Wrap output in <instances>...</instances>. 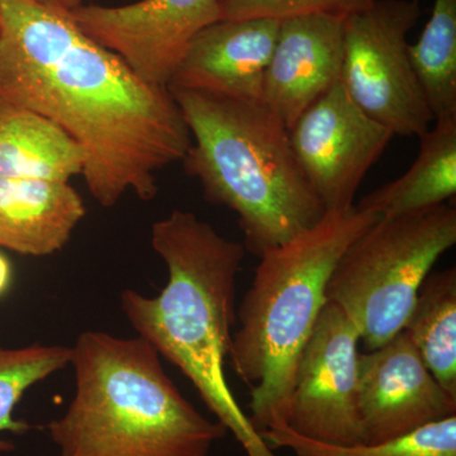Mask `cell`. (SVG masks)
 Here are the masks:
<instances>
[{
    "instance_id": "6da1fadb",
    "label": "cell",
    "mask_w": 456,
    "mask_h": 456,
    "mask_svg": "<svg viewBox=\"0 0 456 456\" xmlns=\"http://www.w3.org/2000/svg\"><path fill=\"white\" fill-rule=\"evenodd\" d=\"M0 103L46 117L80 146L102 207L158 194L156 174L184 160L191 134L167 86L147 83L69 12L0 0Z\"/></svg>"
},
{
    "instance_id": "7a4b0ae2",
    "label": "cell",
    "mask_w": 456,
    "mask_h": 456,
    "mask_svg": "<svg viewBox=\"0 0 456 456\" xmlns=\"http://www.w3.org/2000/svg\"><path fill=\"white\" fill-rule=\"evenodd\" d=\"M151 245L169 279L156 297L121 294L141 338L187 377L248 456H275L231 391L224 362L237 321L236 279L246 248L194 213L174 209L151 228Z\"/></svg>"
},
{
    "instance_id": "3957f363",
    "label": "cell",
    "mask_w": 456,
    "mask_h": 456,
    "mask_svg": "<svg viewBox=\"0 0 456 456\" xmlns=\"http://www.w3.org/2000/svg\"><path fill=\"white\" fill-rule=\"evenodd\" d=\"M169 89L191 134L184 169L208 202L236 213L246 250L260 257L325 217L288 128L263 102Z\"/></svg>"
},
{
    "instance_id": "277c9868",
    "label": "cell",
    "mask_w": 456,
    "mask_h": 456,
    "mask_svg": "<svg viewBox=\"0 0 456 456\" xmlns=\"http://www.w3.org/2000/svg\"><path fill=\"white\" fill-rule=\"evenodd\" d=\"M70 364L74 397L47 426L61 456H208L226 435L183 397L140 336L83 332Z\"/></svg>"
},
{
    "instance_id": "5b68a950",
    "label": "cell",
    "mask_w": 456,
    "mask_h": 456,
    "mask_svg": "<svg viewBox=\"0 0 456 456\" xmlns=\"http://www.w3.org/2000/svg\"><path fill=\"white\" fill-rule=\"evenodd\" d=\"M379 218L355 206L327 212L316 226L259 257L228 358L251 388L250 419L260 432L287 425L294 373L327 303L330 278L346 248Z\"/></svg>"
},
{
    "instance_id": "8992f818",
    "label": "cell",
    "mask_w": 456,
    "mask_h": 456,
    "mask_svg": "<svg viewBox=\"0 0 456 456\" xmlns=\"http://www.w3.org/2000/svg\"><path fill=\"white\" fill-rule=\"evenodd\" d=\"M456 244L450 203L380 217L346 248L327 284V301L355 323L360 341L378 349L403 331L436 261Z\"/></svg>"
},
{
    "instance_id": "52a82bcc",
    "label": "cell",
    "mask_w": 456,
    "mask_h": 456,
    "mask_svg": "<svg viewBox=\"0 0 456 456\" xmlns=\"http://www.w3.org/2000/svg\"><path fill=\"white\" fill-rule=\"evenodd\" d=\"M419 0H377L345 18L340 83L368 116L399 136L419 137L434 114L408 53Z\"/></svg>"
},
{
    "instance_id": "ba28073f",
    "label": "cell",
    "mask_w": 456,
    "mask_h": 456,
    "mask_svg": "<svg viewBox=\"0 0 456 456\" xmlns=\"http://www.w3.org/2000/svg\"><path fill=\"white\" fill-rule=\"evenodd\" d=\"M359 344L355 323L338 305L327 301L297 364L285 426L320 443H362Z\"/></svg>"
},
{
    "instance_id": "9c48e42d",
    "label": "cell",
    "mask_w": 456,
    "mask_h": 456,
    "mask_svg": "<svg viewBox=\"0 0 456 456\" xmlns=\"http://www.w3.org/2000/svg\"><path fill=\"white\" fill-rule=\"evenodd\" d=\"M299 167L327 212L354 204L369 169L393 136L349 97L340 80L288 128Z\"/></svg>"
},
{
    "instance_id": "30bf717a",
    "label": "cell",
    "mask_w": 456,
    "mask_h": 456,
    "mask_svg": "<svg viewBox=\"0 0 456 456\" xmlns=\"http://www.w3.org/2000/svg\"><path fill=\"white\" fill-rule=\"evenodd\" d=\"M86 36L113 51L147 83L169 86L191 40L221 20L220 0H140L69 12Z\"/></svg>"
},
{
    "instance_id": "8fae6325",
    "label": "cell",
    "mask_w": 456,
    "mask_h": 456,
    "mask_svg": "<svg viewBox=\"0 0 456 456\" xmlns=\"http://www.w3.org/2000/svg\"><path fill=\"white\" fill-rule=\"evenodd\" d=\"M362 444L395 439L456 415V397L431 373L406 332L359 354Z\"/></svg>"
},
{
    "instance_id": "7c38bea8",
    "label": "cell",
    "mask_w": 456,
    "mask_h": 456,
    "mask_svg": "<svg viewBox=\"0 0 456 456\" xmlns=\"http://www.w3.org/2000/svg\"><path fill=\"white\" fill-rule=\"evenodd\" d=\"M345 18L314 13L281 20L261 102L289 128L340 80Z\"/></svg>"
},
{
    "instance_id": "4fadbf2b",
    "label": "cell",
    "mask_w": 456,
    "mask_h": 456,
    "mask_svg": "<svg viewBox=\"0 0 456 456\" xmlns=\"http://www.w3.org/2000/svg\"><path fill=\"white\" fill-rule=\"evenodd\" d=\"M281 20H220L189 44L169 88L261 101L264 77L277 42Z\"/></svg>"
},
{
    "instance_id": "5bb4252c",
    "label": "cell",
    "mask_w": 456,
    "mask_h": 456,
    "mask_svg": "<svg viewBox=\"0 0 456 456\" xmlns=\"http://www.w3.org/2000/svg\"><path fill=\"white\" fill-rule=\"evenodd\" d=\"M86 215L69 183L0 179V248L27 256L56 254Z\"/></svg>"
},
{
    "instance_id": "9a60e30c",
    "label": "cell",
    "mask_w": 456,
    "mask_h": 456,
    "mask_svg": "<svg viewBox=\"0 0 456 456\" xmlns=\"http://www.w3.org/2000/svg\"><path fill=\"white\" fill-rule=\"evenodd\" d=\"M456 194V117L435 121L419 136V156L398 179L362 197L360 211L398 217L449 203Z\"/></svg>"
},
{
    "instance_id": "2e32d148",
    "label": "cell",
    "mask_w": 456,
    "mask_h": 456,
    "mask_svg": "<svg viewBox=\"0 0 456 456\" xmlns=\"http://www.w3.org/2000/svg\"><path fill=\"white\" fill-rule=\"evenodd\" d=\"M86 156L46 117L0 103V179L66 182L82 175Z\"/></svg>"
},
{
    "instance_id": "e0dca14e",
    "label": "cell",
    "mask_w": 456,
    "mask_h": 456,
    "mask_svg": "<svg viewBox=\"0 0 456 456\" xmlns=\"http://www.w3.org/2000/svg\"><path fill=\"white\" fill-rule=\"evenodd\" d=\"M403 331L437 382L456 397V269L430 273Z\"/></svg>"
},
{
    "instance_id": "ac0fdd59",
    "label": "cell",
    "mask_w": 456,
    "mask_h": 456,
    "mask_svg": "<svg viewBox=\"0 0 456 456\" xmlns=\"http://www.w3.org/2000/svg\"><path fill=\"white\" fill-rule=\"evenodd\" d=\"M408 53L435 121L456 117V0H435Z\"/></svg>"
},
{
    "instance_id": "d6986e66",
    "label": "cell",
    "mask_w": 456,
    "mask_h": 456,
    "mask_svg": "<svg viewBox=\"0 0 456 456\" xmlns=\"http://www.w3.org/2000/svg\"><path fill=\"white\" fill-rule=\"evenodd\" d=\"M260 434L270 448L289 449L297 456H456V415L378 444L345 446L320 443L285 425Z\"/></svg>"
},
{
    "instance_id": "ffe728a7",
    "label": "cell",
    "mask_w": 456,
    "mask_h": 456,
    "mask_svg": "<svg viewBox=\"0 0 456 456\" xmlns=\"http://www.w3.org/2000/svg\"><path fill=\"white\" fill-rule=\"evenodd\" d=\"M71 347L33 344L18 349L0 347V452L16 449L3 434L22 436L32 425L14 419V410L26 392L70 365Z\"/></svg>"
},
{
    "instance_id": "44dd1931",
    "label": "cell",
    "mask_w": 456,
    "mask_h": 456,
    "mask_svg": "<svg viewBox=\"0 0 456 456\" xmlns=\"http://www.w3.org/2000/svg\"><path fill=\"white\" fill-rule=\"evenodd\" d=\"M377 0H220L221 20L285 18L323 13L346 18L364 11Z\"/></svg>"
},
{
    "instance_id": "7402d4cb",
    "label": "cell",
    "mask_w": 456,
    "mask_h": 456,
    "mask_svg": "<svg viewBox=\"0 0 456 456\" xmlns=\"http://www.w3.org/2000/svg\"><path fill=\"white\" fill-rule=\"evenodd\" d=\"M13 279V269L11 261L4 254L0 253V297L7 293Z\"/></svg>"
},
{
    "instance_id": "603a6c76",
    "label": "cell",
    "mask_w": 456,
    "mask_h": 456,
    "mask_svg": "<svg viewBox=\"0 0 456 456\" xmlns=\"http://www.w3.org/2000/svg\"><path fill=\"white\" fill-rule=\"evenodd\" d=\"M35 2L41 3L47 7L59 9V11L71 12L83 5L84 0H35Z\"/></svg>"
}]
</instances>
